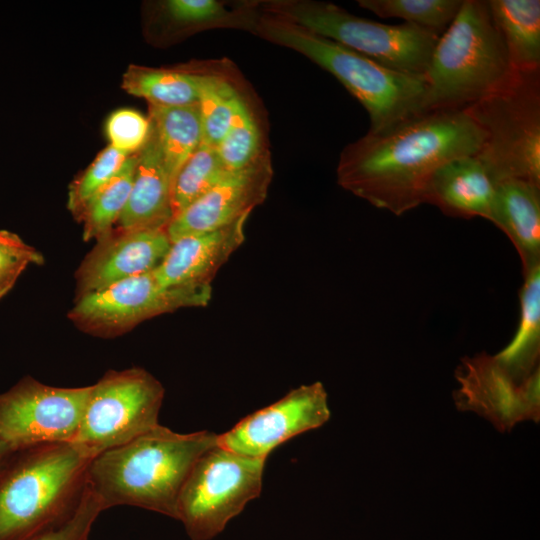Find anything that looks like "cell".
I'll list each match as a JSON object with an SVG mask.
<instances>
[{
	"label": "cell",
	"mask_w": 540,
	"mask_h": 540,
	"mask_svg": "<svg viewBox=\"0 0 540 540\" xmlns=\"http://www.w3.org/2000/svg\"><path fill=\"white\" fill-rule=\"evenodd\" d=\"M104 510L101 501L86 484L77 508L67 520L26 540H88L94 522Z\"/></svg>",
	"instance_id": "32"
},
{
	"label": "cell",
	"mask_w": 540,
	"mask_h": 540,
	"mask_svg": "<svg viewBox=\"0 0 540 540\" xmlns=\"http://www.w3.org/2000/svg\"><path fill=\"white\" fill-rule=\"evenodd\" d=\"M109 145L127 154H137L146 144L151 124L140 112L121 108L112 112L105 124Z\"/></svg>",
	"instance_id": "30"
},
{
	"label": "cell",
	"mask_w": 540,
	"mask_h": 540,
	"mask_svg": "<svg viewBox=\"0 0 540 540\" xmlns=\"http://www.w3.org/2000/svg\"><path fill=\"white\" fill-rule=\"evenodd\" d=\"M0 466V540H26L59 526L77 508L92 457L74 443L14 451Z\"/></svg>",
	"instance_id": "4"
},
{
	"label": "cell",
	"mask_w": 540,
	"mask_h": 540,
	"mask_svg": "<svg viewBox=\"0 0 540 540\" xmlns=\"http://www.w3.org/2000/svg\"><path fill=\"white\" fill-rule=\"evenodd\" d=\"M489 221L515 246L523 273L540 264V185L520 179L496 183Z\"/></svg>",
	"instance_id": "19"
},
{
	"label": "cell",
	"mask_w": 540,
	"mask_h": 540,
	"mask_svg": "<svg viewBox=\"0 0 540 540\" xmlns=\"http://www.w3.org/2000/svg\"><path fill=\"white\" fill-rule=\"evenodd\" d=\"M523 276L517 330L511 342L494 356L501 367L522 382L540 375V264Z\"/></svg>",
	"instance_id": "20"
},
{
	"label": "cell",
	"mask_w": 540,
	"mask_h": 540,
	"mask_svg": "<svg viewBox=\"0 0 540 540\" xmlns=\"http://www.w3.org/2000/svg\"><path fill=\"white\" fill-rule=\"evenodd\" d=\"M517 73L487 1L463 0L424 75L430 110L465 109L505 87Z\"/></svg>",
	"instance_id": "5"
},
{
	"label": "cell",
	"mask_w": 540,
	"mask_h": 540,
	"mask_svg": "<svg viewBox=\"0 0 540 540\" xmlns=\"http://www.w3.org/2000/svg\"><path fill=\"white\" fill-rule=\"evenodd\" d=\"M218 434L178 433L158 425L93 457L86 484L104 509L133 506L178 519V501L197 459L217 445Z\"/></svg>",
	"instance_id": "2"
},
{
	"label": "cell",
	"mask_w": 540,
	"mask_h": 540,
	"mask_svg": "<svg viewBox=\"0 0 540 540\" xmlns=\"http://www.w3.org/2000/svg\"><path fill=\"white\" fill-rule=\"evenodd\" d=\"M466 109L485 133L476 155L492 181L540 185V71L518 72L505 87Z\"/></svg>",
	"instance_id": "7"
},
{
	"label": "cell",
	"mask_w": 540,
	"mask_h": 540,
	"mask_svg": "<svg viewBox=\"0 0 540 540\" xmlns=\"http://www.w3.org/2000/svg\"><path fill=\"white\" fill-rule=\"evenodd\" d=\"M492 18L517 72L540 71V1L488 0Z\"/></svg>",
	"instance_id": "21"
},
{
	"label": "cell",
	"mask_w": 540,
	"mask_h": 540,
	"mask_svg": "<svg viewBox=\"0 0 540 540\" xmlns=\"http://www.w3.org/2000/svg\"><path fill=\"white\" fill-rule=\"evenodd\" d=\"M358 5L381 18L405 23L441 35L458 14L463 0H359Z\"/></svg>",
	"instance_id": "28"
},
{
	"label": "cell",
	"mask_w": 540,
	"mask_h": 540,
	"mask_svg": "<svg viewBox=\"0 0 540 540\" xmlns=\"http://www.w3.org/2000/svg\"><path fill=\"white\" fill-rule=\"evenodd\" d=\"M211 293V286L163 287L150 271L78 297L68 318L85 333L111 338L152 317L206 306Z\"/></svg>",
	"instance_id": "10"
},
{
	"label": "cell",
	"mask_w": 540,
	"mask_h": 540,
	"mask_svg": "<svg viewBox=\"0 0 540 540\" xmlns=\"http://www.w3.org/2000/svg\"><path fill=\"white\" fill-rule=\"evenodd\" d=\"M461 387L454 393L457 408L474 411L500 432L519 422L540 418V375L521 382L502 368L494 356L465 357L456 370Z\"/></svg>",
	"instance_id": "13"
},
{
	"label": "cell",
	"mask_w": 540,
	"mask_h": 540,
	"mask_svg": "<svg viewBox=\"0 0 540 540\" xmlns=\"http://www.w3.org/2000/svg\"><path fill=\"white\" fill-rule=\"evenodd\" d=\"M239 95L236 85L222 72V65L205 67L197 102L203 142L218 146L229 129Z\"/></svg>",
	"instance_id": "25"
},
{
	"label": "cell",
	"mask_w": 540,
	"mask_h": 540,
	"mask_svg": "<svg viewBox=\"0 0 540 540\" xmlns=\"http://www.w3.org/2000/svg\"><path fill=\"white\" fill-rule=\"evenodd\" d=\"M268 150L249 166L228 172L211 190L175 216L166 231L171 242L227 226L262 204L272 180Z\"/></svg>",
	"instance_id": "14"
},
{
	"label": "cell",
	"mask_w": 540,
	"mask_h": 540,
	"mask_svg": "<svg viewBox=\"0 0 540 540\" xmlns=\"http://www.w3.org/2000/svg\"><path fill=\"white\" fill-rule=\"evenodd\" d=\"M171 246L166 228L118 230L96 241L78 267L77 298L153 271Z\"/></svg>",
	"instance_id": "15"
},
{
	"label": "cell",
	"mask_w": 540,
	"mask_h": 540,
	"mask_svg": "<svg viewBox=\"0 0 540 540\" xmlns=\"http://www.w3.org/2000/svg\"><path fill=\"white\" fill-rule=\"evenodd\" d=\"M165 389L140 367L107 371L90 385L73 441L92 458L159 425Z\"/></svg>",
	"instance_id": "9"
},
{
	"label": "cell",
	"mask_w": 540,
	"mask_h": 540,
	"mask_svg": "<svg viewBox=\"0 0 540 540\" xmlns=\"http://www.w3.org/2000/svg\"><path fill=\"white\" fill-rule=\"evenodd\" d=\"M148 118L173 183L180 168L202 141L198 103L186 106L148 103Z\"/></svg>",
	"instance_id": "22"
},
{
	"label": "cell",
	"mask_w": 540,
	"mask_h": 540,
	"mask_svg": "<svg viewBox=\"0 0 540 540\" xmlns=\"http://www.w3.org/2000/svg\"><path fill=\"white\" fill-rule=\"evenodd\" d=\"M250 33L296 51L331 73L365 108L370 133L388 131L430 111L424 75L399 72L259 8Z\"/></svg>",
	"instance_id": "3"
},
{
	"label": "cell",
	"mask_w": 540,
	"mask_h": 540,
	"mask_svg": "<svg viewBox=\"0 0 540 540\" xmlns=\"http://www.w3.org/2000/svg\"><path fill=\"white\" fill-rule=\"evenodd\" d=\"M267 458L215 445L195 462L178 501V519L190 540H211L262 491Z\"/></svg>",
	"instance_id": "8"
},
{
	"label": "cell",
	"mask_w": 540,
	"mask_h": 540,
	"mask_svg": "<svg viewBox=\"0 0 540 540\" xmlns=\"http://www.w3.org/2000/svg\"><path fill=\"white\" fill-rule=\"evenodd\" d=\"M329 418L328 398L323 384L301 385L218 435L217 445L241 455L267 458L285 441L322 426Z\"/></svg>",
	"instance_id": "12"
},
{
	"label": "cell",
	"mask_w": 540,
	"mask_h": 540,
	"mask_svg": "<svg viewBox=\"0 0 540 540\" xmlns=\"http://www.w3.org/2000/svg\"><path fill=\"white\" fill-rule=\"evenodd\" d=\"M485 133L467 109H434L345 146L337 182L400 216L424 203L428 181L450 159L479 152Z\"/></svg>",
	"instance_id": "1"
},
{
	"label": "cell",
	"mask_w": 540,
	"mask_h": 540,
	"mask_svg": "<svg viewBox=\"0 0 540 540\" xmlns=\"http://www.w3.org/2000/svg\"><path fill=\"white\" fill-rule=\"evenodd\" d=\"M43 263L42 254L17 234L0 230V299L12 289L29 265Z\"/></svg>",
	"instance_id": "31"
},
{
	"label": "cell",
	"mask_w": 540,
	"mask_h": 540,
	"mask_svg": "<svg viewBox=\"0 0 540 540\" xmlns=\"http://www.w3.org/2000/svg\"><path fill=\"white\" fill-rule=\"evenodd\" d=\"M262 11L287 19L390 69L425 75L439 34L403 23L387 25L314 0L259 1Z\"/></svg>",
	"instance_id": "6"
},
{
	"label": "cell",
	"mask_w": 540,
	"mask_h": 540,
	"mask_svg": "<svg viewBox=\"0 0 540 540\" xmlns=\"http://www.w3.org/2000/svg\"><path fill=\"white\" fill-rule=\"evenodd\" d=\"M137 160L138 153L130 155L120 171L85 204L77 218L83 224L85 241H98L114 230L128 202Z\"/></svg>",
	"instance_id": "24"
},
{
	"label": "cell",
	"mask_w": 540,
	"mask_h": 540,
	"mask_svg": "<svg viewBox=\"0 0 540 540\" xmlns=\"http://www.w3.org/2000/svg\"><path fill=\"white\" fill-rule=\"evenodd\" d=\"M249 215L215 230L182 236L153 270L163 287H210L220 267L245 240Z\"/></svg>",
	"instance_id": "16"
},
{
	"label": "cell",
	"mask_w": 540,
	"mask_h": 540,
	"mask_svg": "<svg viewBox=\"0 0 540 540\" xmlns=\"http://www.w3.org/2000/svg\"><path fill=\"white\" fill-rule=\"evenodd\" d=\"M228 172L216 148L201 141L173 180L172 219L211 190Z\"/></svg>",
	"instance_id": "27"
},
{
	"label": "cell",
	"mask_w": 540,
	"mask_h": 540,
	"mask_svg": "<svg viewBox=\"0 0 540 540\" xmlns=\"http://www.w3.org/2000/svg\"><path fill=\"white\" fill-rule=\"evenodd\" d=\"M10 453V449L2 441H0V466Z\"/></svg>",
	"instance_id": "33"
},
{
	"label": "cell",
	"mask_w": 540,
	"mask_h": 540,
	"mask_svg": "<svg viewBox=\"0 0 540 540\" xmlns=\"http://www.w3.org/2000/svg\"><path fill=\"white\" fill-rule=\"evenodd\" d=\"M495 183L474 155L460 156L439 166L426 186L424 203L449 216L489 220Z\"/></svg>",
	"instance_id": "17"
},
{
	"label": "cell",
	"mask_w": 540,
	"mask_h": 540,
	"mask_svg": "<svg viewBox=\"0 0 540 540\" xmlns=\"http://www.w3.org/2000/svg\"><path fill=\"white\" fill-rule=\"evenodd\" d=\"M129 156L108 145L70 184L67 207L76 219L87 201L120 171Z\"/></svg>",
	"instance_id": "29"
},
{
	"label": "cell",
	"mask_w": 540,
	"mask_h": 540,
	"mask_svg": "<svg viewBox=\"0 0 540 540\" xmlns=\"http://www.w3.org/2000/svg\"><path fill=\"white\" fill-rule=\"evenodd\" d=\"M205 67L151 68L131 65L123 75V89L148 103L162 106H186L198 102Z\"/></svg>",
	"instance_id": "23"
},
{
	"label": "cell",
	"mask_w": 540,
	"mask_h": 540,
	"mask_svg": "<svg viewBox=\"0 0 540 540\" xmlns=\"http://www.w3.org/2000/svg\"><path fill=\"white\" fill-rule=\"evenodd\" d=\"M172 180L152 131L138 152L134 180L118 230L167 228L172 219Z\"/></svg>",
	"instance_id": "18"
},
{
	"label": "cell",
	"mask_w": 540,
	"mask_h": 540,
	"mask_svg": "<svg viewBox=\"0 0 540 540\" xmlns=\"http://www.w3.org/2000/svg\"><path fill=\"white\" fill-rule=\"evenodd\" d=\"M90 385L55 387L30 376L0 394V441L11 452L51 444L73 443Z\"/></svg>",
	"instance_id": "11"
},
{
	"label": "cell",
	"mask_w": 540,
	"mask_h": 540,
	"mask_svg": "<svg viewBox=\"0 0 540 540\" xmlns=\"http://www.w3.org/2000/svg\"><path fill=\"white\" fill-rule=\"evenodd\" d=\"M216 150L229 172L249 166L269 150L258 118L241 93L229 129Z\"/></svg>",
	"instance_id": "26"
}]
</instances>
